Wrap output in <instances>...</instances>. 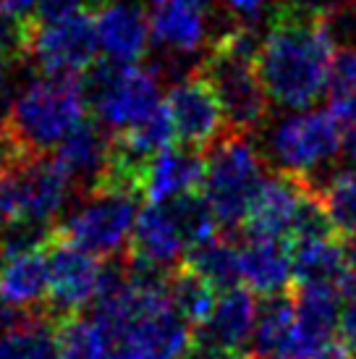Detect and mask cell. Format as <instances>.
Masks as SVG:
<instances>
[{"label": "cell", "instance_id": "24", "mask_svg": "<svg viewBox=\"0 0 356 359\" xmlns=\"http://www.w3.org/2000/svg\"><path fill=\"white\" fill-rule=\"evenodd\" d=\"M55 344H58L60 359H113L116 344L108 336V330L95 318L71 315L58 320L55 325Z\"/></svg>", "mask_w": 356, "mask_h": 359}, {"label": "cell", "instance_id": "15", "mask_svg": "<svg viewBox=\"0 0 356 359\" xmlns=\"http://www.w3.org/2000/svg\"><path fill=\"white\" fill-rule=\"evenodd\" d=\"M100 53L108 63L137 66L149 53V19L147 8L134 0H116L95 13Z\"/></svg>", "mask_w": 356, "mask_h": 359}, {"label": "cell", "instance_id": "41", "mask_svg": "<svg viewBox=\"0 0 356 359\" xmlns=\"http://www.w3.org/2000/svg\"><path fill=\"white\" fill-rule=\"evenodd\" d=\"M186 359H194V357H186Z\"/></svg>", "mask_w": 356, "mask_h": 359}, {"label": "cell", "instance_id": "20", "mask_svg": "<svg viewBox=\"0 0 356 359\" xmlns=\"http://www.w3.org/2000/svg\"><path fill=\"white\" fill-rule=\"evenodd\" d=\"M0 297L19 312L48 302V247L0 255Z\"/></svg>", "mask_w": 356, "mask_h": 359}, {"label": "cell", "instance_id": "38", "mask_svg": "<svg viewBox=\"0 0 356 359\" xmlns=\"http://www.w3.org/2000/svg\"><path fill=\"white\" fill-rule=\"evenodd\" d=\"M189 3H194V6H197V8H202V11H212L215 8V3H218V0H189Z\"/></svg>", "mask_w": 356, "mask_h": 359}, {"label": "cell", "instance_id": "33", "mask_svg": "<svg viewBox=\"0 0 356 359\" xmlns=\"http://www.w3.org/2000/svg\"><path fill=\"white\" fill-rule=\"evenodd\" d=\"M40 0H0V16L16 24H34Z\"/></svg>", "mask_w": 356, "mask_h": 359}, {"label": "cell", "instance_id": "6", "mask_svg": "<svg viewBox=\"0 0 356 359\" xmlns=\"http://www.w3.org/2000/svg\"><path fill=\"white\" fill-rule=\"evenodd\" d=\"M89 113L102 129L113 134L134 129L152 118L160 102V76L155 69L142 66H118L102 60L84 76Z\"/></svg>", "mask_w": 356, "mask_h": 359}, {"label": "cell", "instance_id": "4", "mask_svg": "<svg viewBox=\"0 0 356 359\" xmlns=\"http://www.w3.org/2000/svg\"><path fill=\"white\" fill-rule=\"evenodd\" d=\"M265 181V155L249 137L228 134L207 152L202 194L215 212L220 229H244Z\"/></svg>", "mask_w": 356, "mask_h": 359}, {"label": "cell", "instance_id": "8", "mask_svg": "<svg viewBox=\"0 0 356 359\" xmlns=\"http://www.w3.org/2000/svg\"><path fill=\"white\" fill-rule=\"evenodd\" d=\"M137 200L123 194H84L79 208L58 223V236L95 257H116L131 241Z\"/></svg>", "mask_w": 356, "mask_h": 359}, {"label": "cell", "instance_id": "7", "mask_svg": "<svg viewBox=\"0 0 356 359\" xmlns=\"http://www.w3.org/2000/svg\"><path fill=\"white\" fill-rule=\"evenodd\" d=\"M100 40L95 13H76L69 19L32 24L27 40V58L42 76L79 79L97 66Z\"/></svg>", "mask_w": 356, "mask_h": 359}, {"label": "cell", "instance_id": "35", "mask_svg": "<svg viewBox=\"0 0 356 359\" xmlns=\"http://www.w3.org/2000/svg\"><path fill=\"white\" fill-rule=\"evenodd\" d=\"M29 320H34V318H32V315H21L19 309H13L8 302L0 297V333H6V330H11V328H19V325L29 323Z\"/></svg>", "mask_w": 356, "mask_h": 359}, {"label": "cell", "instance_id": "1", "mask_svg": "<svg viewBox=\"0 0 356 359\" xmlns=\"http://www.w3.org/2000/svg\"><path fill=\"white\" fill-rule=\"evenodd\" d=\"M333 63L336 37L330 24L291 0H273L257 50L267 100L286 110H309L327 95Z\"/></svg>", "mask_w": 356, "mask_h": 359}, {"label": "cell", "instance_id": "10", "mask_svg": "<svg viewBox=\"0 0 356 359\" xmlns=\"http://www.w3.org/2000/svg\"><path fill=\"white\" fill-rule=\"evenodd\" d=\"M165 110L176 131V147L205 155V150L210 152L231 134L226 113L199 71L173 81L165 97Z\"/></svg>", "mask_w": 356, "mask_h": 359}, {"label": "cell", "instance_id": "19", "mask_svg": "<svg viewBox=\"0 0 356 359\" xmlns=\"http://www.w3.org/2000/svg\"><path fill=\"white\" fill-rule=\"evenodd\" d=\"M294 289H341L348 270V244L336 233L291 244Z\"/></svg>", "mask_w": 356, "mask_h": 359}, {"label": "cell", "instance_id": "16", "mask_svg": "<svg viewBox=\"0 0 356 359\" xmlns=\"http://www.w3.org/2000/svg\"><path fill=\"white\" fill-rule=\"evenodd\" d=\"M147 19L152 40L170 55L207 50V11L189 0H149Z\"/></svg>", "mask_w": 356, "mask_h": 359}, {"label": "cell", "instance_id": "32", "mask_svg": "<svg viewBox=\"0 0 356 359\" xmlns=\"http://www.w3.org/2000/svg\"><path fill=\"white\" fill-rule=\"evenodd\" d=\"M341 339L356 349V289H341Z\"/></svg>", "mask_w": 356, "mask_h": 359}, {"label": "cell", "instance_id": "25", "mask_svg": "<svg viewBox=\"0 0 356 359\" xmlns=\"http://www.w3.org/2000/svg\"><path fill=\"white\" fill-rule=\"evenodd\" d=\"M189 270H194L199 278L207 280L218 294L241 289V255L238 247L226 239H215L212 244H205L199 250L189 252L186 262Z\"/></svg>", "mask_w": 356, "mask_h": 359}, {"label": "cell", "instance_id": "28", "mask_svg": "<svg viewBox=\"0 0 356 359\" xmlns=\"http://www.w3.org/2000/svg\"><path fill=\"white\" fill-rule=\"evenodd\" d=\"M0 359H60L53 323L34 318L0 333Z\"/></svg>", "mask_w": 356, "mask_h": 359}, {"label": "cell", "instance_id": "5", "mask_svg": "<svg viewBox=\"0 0 356 359\" xmlns=\"http://www.w3.org/2000/svg\"><path fill=\"white\" fill-rule=\"evenodd\" d=\"M343 147L341 121L325 108L286 113L267 129L265 152L278 173L315 187V176L327 168Z\"/></svg>", "mask_w": 356, "mask_h": 359}, {"label": "cell", "instance_id": "29", "mask_svg": "<svg viewBox=\"0 0 356 359\" xmlns=\"http://www.w3.org/2000/svg\"><path fill=\"white\" fill-rule=\"evenodd\" d=\"M327 105L338 121L356 123V45L343 48L336 55L327 84Z\"/></svg>", "mask_w": 356, "mask_h": 359}, {"label": "cell", "instance_id": "34", "mask_svg": "<svg viewBox=\"0 0 356 359\" xmlns=\"http://www.w3.org/2000/svg\"><path fill=\"white\" fill-rule=\"evenodd\" d=\"M267 3L270 0H223V6L236 19V24H247V27H252V21H257L262 16Z\"/></svg>", "mask_w": 356, "mask_h": 359}, {"label": "cell", "instance_id": "2", "mask_svg": "<svg viewBox=\"0 0 356 359\" xmlns=\"http://www.w3.org/2000/svg\"><path fill=\"white\" fill-rule=\"evenodd\" d=\"M259 40L247 24H231L210 40L199 76L207 81L226 113L231 134L249 137L270 116V100L257 71Z\"/></svg>", "mask_w": 356, "mask_h": 359}, {"label": "cell", "instance_id": "36", "mask_svg": "<svg viewBox=\"0 0 356 359\" xmlns=\"http://www.w3.org/2000/svg\"><path fill=\"white\" fill-rule=\"evenodd\" d=\"M11 63L13 60L6 58L3 53H0V102L6 97V90H8V71H11Z\"/></svg>", "mask_w": 356, "mask_h": 359}, {"label": "cell", "instance_id": "23", "mask_svg": "<svg viewBox=\"0 0 356 359\" xmlns=\"http://www.w3.org/2000/svg\"><path fill=\"white\" fill-rule=\"evenodd\" d=\"M312 189L338 239L356 244V170H336Z\"/></svg>", "mask_w": 356, "mask_h": 359}, {"label": "cell", "instance_id": "21", "mask_svg": "<svg viewBox=\"0 0 356 359\" xmlns=\"http://www.w3.org/2000/svg\"><path fill=\"white\" fill-rule=\"evenodd\" d=\"M108 155L110 137L102 131L100 123H89L87 121L60 144L53 158L58 160L60 168L69 173L74 189H76V184H81L84 194H87L97 184L100 173L108 165Z\"/></svg>", "mask_w": 356, "mask_h": 359}, {"label": "cell", "instance_id": "31", "mask_svg": "<svg viewBox=\"0 0 356 359\" xmlns=\"http://www.w3.org/2000/svg\"><path fill=\"white\" fill-rule=\"evenodd\" d=\"M291 3L309 11V13H315L317 19L327 21V24L356 8V0H291Z\"/></svg>", "mask_w": 356, "mask_h": 359}, {"label": "cell", "instance_id": "30", "mask_svg": "<svg viewBox=\"0 0 356 359\" xmlns=\"http://www.w3.org/2000/svg\"><path fill=\"white\" fill-rule=\"evenodd\" d=\"M21 200H19V170L0 173V233L19 223Z\"/></svg>", "mask_w": 356, "mask_h": 359}, {"label": "cell", "instance_id": "13", "mask_svg": "<svg viewBox=\"0 0 356 359\" xmlns=\"http://www.w3.org/2000/svg\"><path fill=\"white\" fill-rule=\"evenodd\" d=\"M309 197H312V187L304 181L283 176V173L270 176L249 210L247 223H244L247 236L278 239L291 244V236L296 231L301 210Z\"/></svg>", "mask_w": 356, "mask_h": 359}, {"label": "cell", "instance_id": "9", "mask_svg": "<svg viewBox=\"0 0 356 359\" xmlns=\"http://www.w3.org/2000/svg\"><path fill=\"white\" fill-rule=\"evenodd\" d=\"M105 278V265L95 255L63 241L55 231V239L48 244V302L45 320L53 325L63 318L81 315L87 304H95Z\"/></svg>", "mask_w": 356, "mask_h": 359}, {"label": "cell", "instance_id": "18", "mask_svg": "<svg viewBox=\"0 0 356 359\" xmlns=\"http://www.w3.org/2000/svg\"><path fill=\"white\" fill-rule=\"evenodd\" d=\"M207 170V155L184 147H170L149 163L144 181V200L149 205H165L184 194L202 191Z\"/></svg>", "mask_w": 356, "mask_h": 359}, {"label": "cell", "instance_id": "12", "mask_svg": "<svg viewBox=\"0 0 356 359\" xmlns=\"http://www.w3.org/2000/svg\"><path fill=\"white\" fill-rule=\"evenodd\" d=\"M186 241L165 205H147L139 212L126 252L131 268L170 276L186 262Z\"/></svg>", "mask_w": 356, "mask_h": 359}, {"label": "cell", "instance_id": "26", "mask_svg": "<svg viewBox=\"0 0 356 359\" xmlns=\"http://www.w3.org/2000/svg\"><path fill=\"white\" fill-rule=\"evenodd\" d=\"M168 291L176 312L191 325V330H197L202 323H207V318L212 315V309L220 299L218 291L212 289L207 280L199 278L194 270H189L186 265H181L178 270L170 273Z\"/></svg>", "mask_w": 356, "mask_h": 359}, {"label": "cell", "instance_id": "27", "mask_svg": "<svg viewBox=\"0 0 356 359\" xmlns=\"http://www.w3.org/2000/svg\"><path fill=\"white\" fill-rule=\"evenodd\" d=\"M165 208L170 210V215L176 220V226L181 231L184 241H186L189 252H194L199 247H205V244H212L215 239H220L218 236L220 223L202 191L184 194V197H178L173 202H165Z\"/></svg>", "mask_w": 356, "mask_h": 359}, {"label": "cell", "instance_id": "3", "mask_svg": "<svg viewBox=\"0 0 356 359\" xmlns=\"http://www.w3.org/2000/svg\"><path fill=\"white\" fill-rule=\"evenodd\" d=\"M87 92L79 79L40 76L21 87L3 123L32 155H45L87 123Z\"/></svg>", "mask_w": 356, "mask_h": 359}, {"label": "cell", "instance_id": "11", "mask_svg": "<svg viewBox=\"0 0 356 359\" xmlns=\"http://www.w3.org/2000/svg\"><path fill=\"white\" fill-rule=\"evenodd\" d=\"M257 302L249 289L220 294L207 323L194 330L191 354L194 359H247L249 341H254Z\"/></svg>", "mask_w": 356, "mask_h": 359}, {"label": "cell", "instance_id": "37", "mask_svg": "<svg viewBox=\"0 0 356 359\" xmlns=\"http://www.w3.org/2000/svg\"><path fill=\"white\" fill-rule=\"evenodd\" d=\"M346 152H348V158H351V163L356 165V123L351 126V131H348V137H346Z\"/></svg>", "mask_w": 356, "mask_h": 359}, {"label": "cell", "instance_id": "14", "mask_svg": "<svg viewBox=\"0 0 356 359\" xmlns=\"http://www.w3.org/2000/svg\"><path fill=\"white\" fill-rule=\"evenodd\" d=\"M71 189L74 184L69 173L60 168L55 158L37 155L27 160L19 168V223L37 229H58L55 218L66 208Z\"/></svg>", "mask_w": 356, "mask_h": 359}, {"label": "cell", "instance_id": "39", "mask_svg": "<svg viewBox=\"0 0 356 359\" xmlns=\"http://www.w3.org/2000/svg\"><path fill=\"white\" fill-rule=\"evenodd\" d=\"M247 359H265V357H257V354H249Z\"/></svg>", "mask_w": 356, "mask_h": 359}, {"label": "cell", "instance_id": "17", "mask_svg": "<svg viewBox=\"0 0 356 359\" xmlns=\"http://www.w3.org/2000/svg\"><path fill=\"white\" fill-rule=\"evenodd\" d=\"M238 255H241V283L252 294L265 299L294 289L291 244L247 236V241L238 247Z\"/></svg>", "mask_w": 356, "mask_h": 359}, {"label": "cell", "instance_id": "22", "mask_svg": "<svg viewBox=\"0 0 356 359\" xmlns=\"http://www.w3.org/2000/svg\"><path fill=\"white\" fill-rule=\"evenodd\" d=\"M296 333V294L294 289L286 294L265 297L257 307L254 325V349L257 357L286 359Z\"/></svg>", "mask_w": 356, "mask_h": 359}, {"label": "cell", "instance_id": "40", "mask_svg": "<svg viewBox=\"0 0 356 359\" xmlns=\"http://www.w3.org/2000/svg\"><path fill=\"white\" fill-rule=\"evenodd\" d=\"M351 359H356V349H354V354H351Z\"/></svg>", "mask_w": 356, "mask_h": 359}]
</instances>
